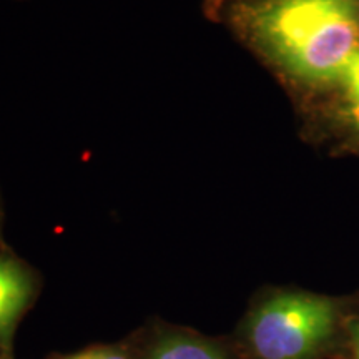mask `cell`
Returning <instances> with one entry per match:
<instances>
[{
	"label": "cell",
	"mask_w": 359,
	"mask_h": 359,
	"mask_svg": "<svg viewBox=\"0 0 359 359\" xmlns=\"http://www.w3.org/2000/svg\"><path fill=\"white\" fill-rule=\"evenodd\" d=\"M304 114L341 135L348 150L359 145V53Z\"/></svg>",
	"instance_id": "3"
},
{
	"label": "cell",
	"mask_w": 359,
	"mask_h": 359,
	"mask_svg": "<svg viewBox=\"0 0 359 359\" xmlns=\"http://www.w3.org/2000/svg\"><path fill=\"white\" fill-rule=\"evenodd\" d=\"M339 306L326 296L281 291L253 309L246 336L258 359H311L334 338Z\"/></svg>",
	"instance_id": "2"
},
{
	"label": "cell",
	"mask_w": 359,
	"mask_h": 359,
	"mask_svg": "<svg viewBox=\"0 0 359 359\" xmlns=\"http://www.w3.org/2000/svg\"><path fill=\"white\" fill-rule=\"evenodd\" d=\"M147 359H230L222 348L210 341L187 334H170L156 341Z\"/></svg>",
	"instance_id": "5"
},
{
	"label": "cell",
	"mask_w": 359,
	"mask_h": 359,
	"mask_svg": "<svg viewBox=\"0 0 359 359\" xmlns=\"http://www.w3.org/2000/svg\"><path fill=\"white\" fill-rule=\"evenodd\" d=\"M306 111L359 53V0H203Z\"/></svg>",
	"instance_id": "1"
},
{
	"label": "cell",
	"mask_w": 359,
	"mask_h": 359,
	"mask_svg": "<svg viewBox=\"0 0 359 359\" xmlns=\"http://www.w3.org/2000/svg\"><path fill=\"white\" fill-rule=\"evenodd\" d=\"M349 151H353V154H359V145L358 147H354V148H351V150Z\"/></svg>",
	"instance_id": "8"
},
{
	"label": "cell",
	"mask_w": 359,
	"mask_h": 359,
	"mask_svg": "<svg viewBox=\"0 0 359 359\" xmlns=\"http://www.w3.org/2000/svg\"><path fill=\"white\" fill-rule=\"evenodd\" d=\"M34 294V280L17 259L0 257V341L7 343Z\"/></svg>",
	"instance_id": "4"
},
{
	"label": "cell",
	"mask_w": 359,
	"mask_h": 359,
	"mask_svg": "<svg viewBox=\"0 0 359 359\" xmlns=\"http://www.w3.org/2000/svg\"><path fill=\"white\" fill-rule=\"evenodd\" d=\"M58 359H130L127 354L120 349L111 348V346H95V348H87L82 351L65 354Z\"/></svg>",
	"instance_id": "6"
},
{
	"label": "cell",
	"mask_w": 359,
	"mask_h": 359,
	"mask_svg": "<svg viewBox=\"0 0 359 359\" xmlns=\"http://www.w3.org/2000/svg\"><path fill=\"white\" fill-rule=\"evenodd\" d=\"M353 348L354 359H359V321L353 326Z\"/></svg>",
	"instance_id": "7"
}]
</instances>
